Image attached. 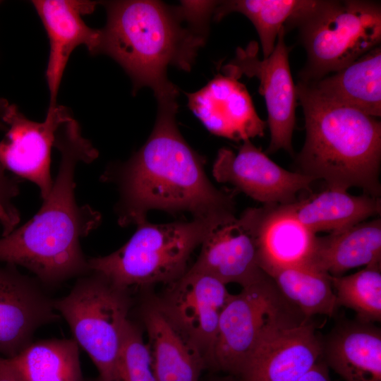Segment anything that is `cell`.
<instances>
[{"label": "cell", "mask_w": 381, "mask_h": 381, "mask_svg": "<svg viewBox=\"0 0 381 381\" xmlns=\"http://www.w3.org/2000/svg\"><path fill=\"white\" fill-rule=\"evenodd\" d=\"M32 3L45 28L49 42L46 79L49 109L55 107L61 79L73 50L80 46L95 54L99 30L89 27L82 18L93 12L97 2L78 0H35Z\"/></svg>", "instance_id": "obj_17"}, {"label": "cell", "mask_w": 381, "mask_h": 381, "mask_svg": "<svg viewBox=\"0 0 381 381\" xmlns=\"http://www.w3.org/2000/svg\"><path fill=\"white\" fill-rule=\"evenodd\" d=\"M215 381H239V380L235 377H233L231 375H228L226 377L219 378Z\"/></svg>", "instance_id": "obj_33"}, {"label": "cell", "mask_w": 381, "mask_h": 381, "mask_svg": "<svg viewBox=\"0 0 381 381\" xmlns=\"http://www.w3.org/2000/svg\"><path fill=\"white\" fill-rule=\"evenodd\" d=\"M298 313L268 275L243 287L222 311L210 368L237 378L262 331L270 323Z\"/></svg>", "instance_id": "obj_8"}, {"label": "cell", "mask_w": 381, "mask_h": 381, "mask_svg": "<svg viewBox=\"0 0 381 381\" xmlns=\"http://www.w3.org/2000/svg\"><path fill=\"white\" fill-rule=\"evenodd\" d=\"M118 381H157L149 346L138 326L129 320L119 356Z\"/></svg>", "instance_id": "obj_28"}, {"label": "cell", "mask_w": 381, "mask_h": 381, "mask_svg": "<svg viewBox=\"0 0 381 381\" xmlns=\"http://www.w3.org/2000/svg\"><path fill=\"white\" fill-rule=\"evenodd\" d=\"M303 315L270 323L248 356L239 381H297L322 357V339Z\"/></svg>", "instance_id": "obj_11"}, {"label": "cell", "mask_w": 381, "mask_h": 381, "mask_svg": "<svg viewBox=\"0 0 381 381\" xmlns=\"http://www.w3.org/2000/svg\"><path fill=\"white\" fill-rule=\"evenodd\" d=\"M71 112L63 106L48 109L42 122L28 119L15 104H8L3 121L7 126L0 141V165L18 178L28 180L40 189L44 200L53 181L50 173L51 151L58 129Z\"/></svg>", "instance_id": "obj_13"}, {"label": "cell", "mask_w": 381, "mask_h": 381, "mask_svg": "<svg viewBox=\"0 0 381 381\" xmlns=\"http://www.w3.org/2000/svg\"><path fill=\"white\" fill-rule=\"evenodd\" d=\"M297 381H332L329 368L322 357Z\"/></svg>", "instance_id": "obj_30"}, {"label": "cell", "mask_w": 381, "mask_h": 381, "mask_svg": "<svg viewBox=\"0 0 381 381\" xmlns=\"http://www.w3.org/2000/svg\"><path fill=\"white\" fill-rule=\"evenodd\" d=\"M381 219L364 221L318 236L308 265L332 277L349 270L381 265Z\"/></svg>", "instance_id": "obj_21"}, {"label": "cell", "mask_w": 381, "mask_h": 381, "mask_svg": "<svg viewBox=\"0 0 381 381\" xmlns=\"http://www.w3.org/2000/svg\"><path fill=\"white\" fill-rule=\"evenodd\" d=\"M212 174L219 183H229L263 206L288 205L308 190L314 178L288 171L254 145L243 141L237 153L223 147L218 151Z\"/></svg>", "instance_id": "obj_12"}, {"label": "cell", "mask_w": 381, "mask_h": 381, "mask_svg": "<svg viewBox=\"0 0 381 381\" xmlns=\"http://www.w3.org/2000/svg\"><path fill=\"white\" fill-rule=\"evenodd\" d=\"M18 179L8 175L0 165V237L11 234L20 222V213L13 202L20 192Z\"/></svg>", "instance_id": "obj_29"}, {"label": "cell", "mask_w": 381, "mask_h": 381, "mask_svg": "<svg viewBox=\"0 0 381 381\" xmlns=\"http://www.w3.org/2000/svg\"><path fill=\"white\" fill-rule=\"evenodd\" d=\"M0 381H23L6 358L0 356Z\"/></svg>", "instance_id": "obj_31"}, {"label": "cell", "mask_w": 381, "mask_h": 381, "mask_svg": "<svg viewBox=\"0 0 381 381\" xmlns=\"http://www.w3.org/2000/svg\"><path fill=\"white\" fill-rule=\"evenodd\" d=\"M303 83L327 101L375 118L380 116V46L337 72L315 81Z\"/></svg>", "instance_id": "obj_20"}, {"label": "cell", "mask_w": 381, "mask_h": 381, "mask_svg": "<svg viewBox=\"0 0 381 381\" xmlns=\"http://www.w3.org/2000/svg\"><path fill=\"white\" fill-rule=\"evenodd\" d=\"M295 26L307 53L300 80L315 81L380 46L381 7L370 1L320 0Z\"/></svg>", "instance_id": "obj_6"}, {"label": "cell", "mask_w": 381, "mask_h": 381, "mask_svg": "<svg viewBox=\"0 0 381 381\" xmlns=\"http://www.w3.org/2000/svg\"><path fill=\"white\" fill-rule=\"evenodd\" d=\"M186 95L190 109L212 134L236 141L264 135L266 123L258 116L246 86L238 80L219 73Z\"/></svg>", "instance_id": "obj_16"}, {"label": "cell", "mask_w": 381, "mask_h": 381, "mask_svg": "<svg viewBox=\"0 0 381 381\" xmlns=\"http://www.w3.org/2000/svg\"><path fill=\"white\" fill-rule=\"evenodd\" d=\"M241 217L254 235L259 264L266 274L308 265L317 236L296 219L288 205L248 208Z\"/></svg>", "instance_id": "obj_18"}, {"label": "cell", "mask_w": 381, "mask_h": 381, "mask_svg": "<svg viewBox=\"0 0 381 381\" xmlns=\"http://www.w3.org/2000/svg\"><path fill=\"white\" fill-rule=\"evenodd\" d=\"M322 346V358L344 380L381 381V329L375 323L338 320Z\"/></svg>", "instance_id": "obj_19"}, {"label": "cell", "mask_w": 381, "mask_h": 381, "mask_svg": "<svg viewBox=\"0 0 381 381\" xmlns=\"http://www.w3.org/2000/svg\"><path fill=\"white\" fill-rule=\"evenodd\" d=\"M318 0H232L218 1L214 18L219 20L232 12L246 16L259 35L263 59L272 52L280 31L296 23L313 10Z\"/></svg>", "instance_id": "obj_25"}, {"label": "cell", "mask_w": 381, "mask_h": 381, "mask_svg": "<svg viewBox=\"0 0 381 381\" xmlns=\"http://www.w3.org/2000/svg\"><path fill=\"white\" fill-rule=\"evenodd\" d=\"M157 381H200L206 368L201 355L171 326L156 305L143 310Z\"/></svg>", "instance_id": "obj_23"}, {"label": "cell", "mask_w": 381, "mask_h": 381, "mask_svg": "<svg viewBox=\"0 0 381 381\" xmlns=\"http://www.w3.org/2000/svg\"><path fill=\"white\" fill-rule=\"evenodd\" d=\"M267 274L283 297L306 318L336 314L339 307L332 276L327 273L304 265L274 269Z\"/></svg>", "instance_id": "obj_26"}, {"label": "cell", "mask_w": 381, "mask_h": 381, "mask_svg": "<svg viewBox=\"0 0 381 381\" xmlns=\"http://www.w3.org/2000/svg\"><path fill=\"white\" fill-rule=\"evenodd\" d=\"M338 307L355 312L356 319L381 321V265L365 267L349 275L332 277Z\"/></svg>", "instance_id": "obj_27"}, {"label": "cell", "mask_w": 381, "mask_h": 381, "mask_svg": "<svg viewBox=\"0 0 381 381\" xmlns=\"http://www.w3.org/2000/svg\"><path fill=\"white\" fill-rule=\"evenodd\" d=\"M6 359L23 381H85L73 339L32 341Z\"/></svg>", "instance_id": "obj_24"}, {"label": "cell", "mask_w": 381, "mask_h": 381, "mask_svg": "<svg viewBox=\"0 0 381 381\" xmlns=\"http://www.w3.org/2000/svg\"><path fill=\"white\" fill-rule=\"evenodd\" d=\"M231 296L221 281L190 267L155 304L210 368L220 315Z\"/></svg>", "instance_id": "obj_9"}, {"label": "cell", "mask_w": 381, "mask_h": 381, "mask_svg": "<svg viewBox=\"0 0 381 381\" xmlns=\"http://www.w3.org/2000/svg\"><path fill=\"white\" fill-rule=\"evenodd\" d=\"M217 4L183 1L172 6L150 0L104 1L107 19L99 29L95 54L114 59L131 78L135 92L148 87L157 99L177 96L167 68L191 69Z\"/></svg>", "instance_id": "obj_3"}, {"label": "cell", "mask_w": 381, "mask_h": 381, "mask_svg": "<svg viewBox=\"0 0 381 381\" xmlns=\"http://www.w3.org/2000/svg\"><path fill=\"white\" fill-rule=\"evenodd\" d=\"M54 147L61 156L59 170L40 210L23 225L0 237V262L26 268L46 286L90 272L80 241L102 220L98 211L76 201V167L80 162H93L98 152L82 135L73 116L59 127Z\"/></svg>", "instance_id": "obj_2"}, {"label": "cell", "mask_w": 381, "mask_h": 381, "mask_svg": "<svg viewBox=\"0 0 381 381\" xmlns=\"http://www.w3.org/2000/svg\"><path fill=\"white\" fill-rule=\"evenodd\" d=\"M286 28L278 35L274 48L266 59H260L258 44L250 42L238 47L235 57L222 67L225 75L237 80L241 76L255 77L259 92L267 106L270 142L267 153L279 150L292 153V135L295 126L296 92L289 62V47L284 41Z\"/></svg>", "instance_id": "obj_10"}, {"label": "cell", "mask_w": 381, "mask_h": 381, "mask_svg": "<svg viewBox=\"0 0 381 381\" xmlns=\"http://www.w3.org/2000/svg\"><path fill=\"white\" fill-rule=\"evenodd\" d=\"M128 291L90 272L78 278L54 306L73 339L90 357L98 371L93 381H118V362L131 302Z\"/></svg>", "instance_id": "obj_7"}, {"label": "cell", "mask_w": 381, "mask_h": 381, "mask_svg": "<svg viewBox=\"0 0 381 381\" xmlns=\"http://www.w3.org/2000/svg\"><path fill=\"white\" fill-rule=\"evenodd\" d=\"M176 97L157 100L156 121L145 143L128 161L109 167L100 177L117 186L116 212L121 226L144 222L151 210L190 212L193 218L235 217L233 193L210 182L202 157L178 128Z\"/></svg>", "instance_id": "obj_1"}, {"label": "cell", "mask_w": 381, "mask_h": 381, "mask_svg": "<svg viewBox=\"0 0 381 381\" xmlns=\"http://www.w3.org/2000/svg\"><path fill=\"white\" fill-rule=\"evenodd\" d=\"M191 268L207 273L224 284L243 287L267 275L260 267L254 235L240 217L221 219L207 231Z\"/></svg>", "instance_id": "obj_15"}, {"label": "cell", "mask_w": 381, "mask_h": 381, "mask_svg": "<svg viewBox=\"0 0 381 381\" xmlns=\"http://www.w3.org/2000/svg\"><path fill=\"white\" fill-rule=\"evenodd\" d=\"M16 267L0 265V356L6 358L31 344L39 328L60 318L43 285Z\"/></svg>", "instance_id": "obj_14"}, {"label": "cell", "mask_w": 381, "mask_h": 381, "mask_svg": "<svg viewBox=\"0 0 381 381\" xmlns=\"http://www.w3.org/2000/svg\"><path fill=\"white\" fill-rule=\"evenodd\" d=\"M306 138L297 156L301 172L325 181L328 188H361L380 197L381 123L358 110L327 101L298 81Z\"/></svg>", "instance_id": "obj_4"}, {"label": "cell", "mask_w": 381, "mask_h": 381, "mask_svg": "<svg viewBox=\"0 0 381 381\" xmlns=\"http://www.w3.org/2000/svg\"><path fill=\"white\" fill-rule=\"evenodd\" d=\"M221 219H224L193 218L168 224L146 220L137 225L135 232L117 250L88 258L89 270L127 291L157 283L169 284L186 272L192 253L209 228Z\"/></svg>", "instance_id": "obj_5"}, {"label": "cell", "mask_w": 381, "mask_h": 381, "mask_svg": "<svg viewBox=\"0 0 381 381\" xmlns=\"http://www.w3.org/2000/svg\"><path fill=\"white\" fill-rule=\"evenodd\" d=\"M8 104L9 103L6 99L0 98V131H7V126L3 121L2 118Z\"/></svg>", "instance_id": "obj_32"}, {"label": "cell", "mask_w": 381, "mask_h": 381, "mask_svg": "<svg viewBox=\"0 0 381 381\" xmlns=\"http://www.w3.org/2000/svg\"><path fill=\"white\" fill-rule=\"evenodd\" d=\"M288 207L300 223L316 234L338 231L380 214L381 201L380 197L327 188Z\"/></svg>", "instance_id": "obj_22"}]
</instances>
